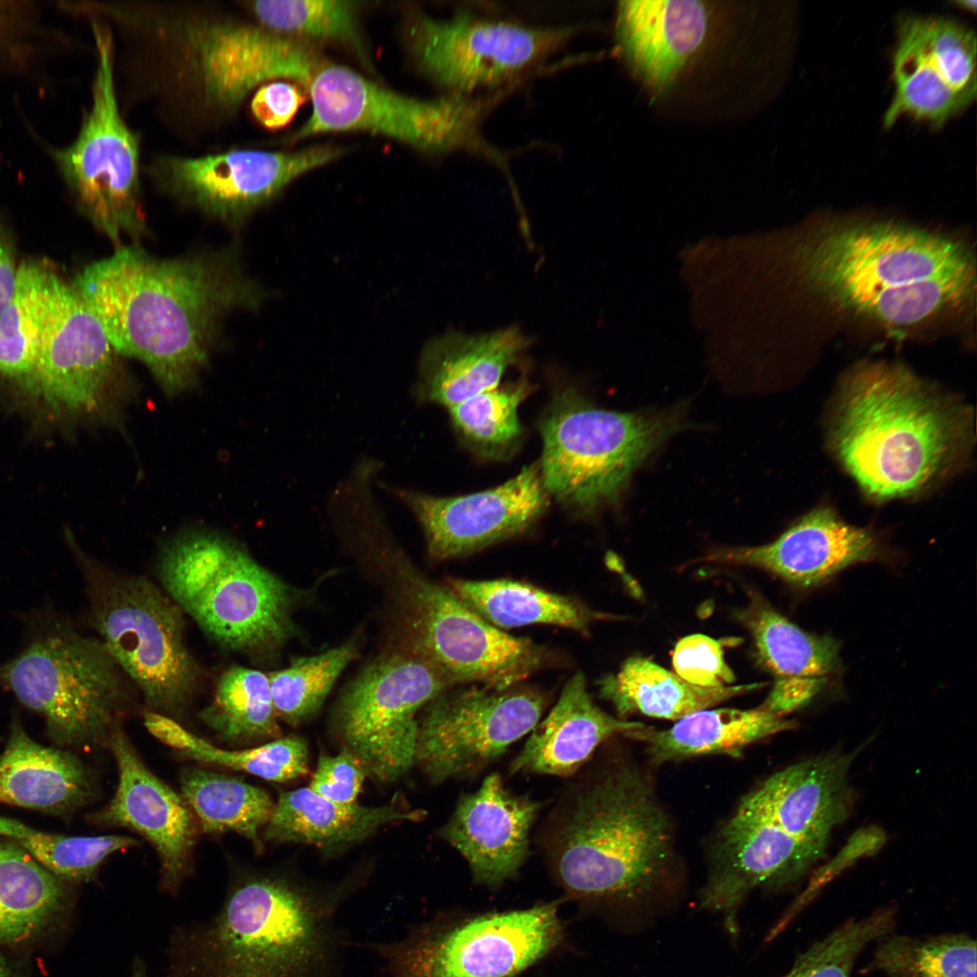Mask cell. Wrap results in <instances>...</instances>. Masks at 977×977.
Instances as JSON below:
<instances>
[{
  "label": "cell",
  "mask_w": 977,
  "mask_h": 977,
  "mask_svg": "<svg viewBox=\"0 0 977 977\" xmlns=\"http://www.w3.org/2000/svg\"><path fill=\"white\" fill-rule=\"evenodd\" d=\"M305 97L299 88L285 81L263 84L251 100V110L256 120L270 129L287 125L295 116Z\"/></svg>",
  "instance_id": "cell-50"
},
{
  "label": "cell",
  "mask_w": 977,
  "mask_h": 977,
  "mask_svg": "<svg viewBox=\"0 0 977 977\" xmlns=\"http://www.w3.org/2000/svg\"><path fill=\"white\" fill-rule=\"evenodd\" d=\"M877 942L868 970L888 977H976V942L967 934L891 933Z\"/></svg>",
  "instance_id": "cell-43"
},
{
  "label": "cell",
  "mask_w": 977,
  "mask_h": 977,
  "mask_svg": "<svg viewBox=\"0 0 977 977\" xmlns=\"http://www.w3.org/2000/svg\"><path fill=\"white\" fill-rule=\"evenodd\" d=\"M977 42L973 30L943 16L899 17L892 55L894 95L883 123L903 116L943 127L976 98Z\"/></svg>",
  "instance_id": "cell-21"
},
{
  "label": "cell",
  "mask_w": 977,
  "mask_h": 977,
  "mask_svg": "<svg viewBox=\"0 0 977 977\" xmlns=\"http://www.w3.org/2000/svg\"><path fill=\"white\" fill-rule=\"evenodd\" d=\"M422 812L404 809L394 801L370 807L338 803L309 787L299 788L280 793L263 837L334 852L364 840L386 824L418 820Z\"/></svg>",
  "instance_id": "cell-32"
},
{
  "label": "cell",
  "mask_w": 977,
  "mask_h": 977,
  "mask_svg": "<svg viewBox=\"0 0 977 977\" xmlns=\"http://www.w3.org/2000/svg\"><path fill=\"white\" fill-rule=\"evenodd\" d=\"M307 91L312 112L291 141L329 132L362 131L432 154L481 147L479 128L488 106L469 95L416 99L328 61L316 71Z\"/></svg>",
  "instance_id": "cell-14"
},
{
  "label": "cell",
  "mask_w": 977,
  "mask_h": 977,
  "mask_svg": "<svg viewBox=\"0 0 977 977\" xmlns=\"http://www.w3.org/2000/svg\"><path fill=\"white\" fill-rule=\"evenodd\" d=\"M685 426L680 408L604 410L577 387L561 386L538 422L544 488L573 514L593 515L618 503L634 470Z\"/></svg>",
  "instance_id": "cell-10"
},
{
  "label": "cell",
  "mask_w": 977,
  "mask_h": 977,
  "mask_svg": "<svg viewBox=\"0 0 977 977\" xmlns=\"http://www.w3.org/2000/svg\"><path fill=\"white\" fill-rule=\"evenodd\" d=\"M108 742L118 766V785L109 803L92 818L104 825L130 829L147 839L159 857L163 888L175 893L188 873L195 843L190 809L144 764L120 726Z\"/></svg>",
  "instance_id": "cell-24"
},
{
  "label": "cell",
  "mask_w": 977,
  "mask_h": 977,
  "mask_svg": "<svg viewBox=\"0 0 977 977\" xmlns=\"http://www.w3.org/2000/svg\"><path fill=\"white\" fill-rule=\"evenodd\" d=\"M241 3L253 19L271 31L308 42L340 43L355 50L363 60L366 59L359 30L358 2L260 0Z\"/></svg>",
  "instance_id": "cell-42"
},
{
  "label": "cell",
  "mask_w": 977,
  "mask_h": 977,
  "mask_svg": "<svg viewBox=\"0 0 977 977\" xmlns=\"http://www.w3.org/2000/svg\"><path fill=\"white\" fill-rule=\"evenodd\" d=\"M793 262L812 293L886 329L926 326L975 299L976 261L969 245L904 223H826L797 244Z\"/></svg>",
  "instance_id": "cell-4"
},
{
  "label": "cell",
  "mask_w": 977,
  "mask_h": 977,
  "mask_svg": "<svg viewBox=\"0 0 977 977\" xmlns=\"http://www.w3.org/2000/svg\"><path fill=\"white\" fill-rule=\"evenodd\" d=\"M796 726L795 721L760 707L707 708L678 719L665 730L645 726L624 735L644 743L650 763L661 765L706 754L738 756L748 745Z\"/></svg>",
  "instance_id": "cell-33"
},
{
  "label": "cell",
  "mask_w": 977,
  "mask_h": 977,
  "mask_svg": "<svg viewBox=\"0 0 977 977\" xmlns=\"http://www.w3.org/2000/svg\"><path fill=\"white\" fill-rule=\"evenodd\" d=\"M764 685L697 687L648 659L631 657L617 674L602 679L600 692L620 716L638 712L652 717L678 720Z\"/></svg>",
  "instance_id": "cell-34"
},
{
  "label": "cell",
  "mask_w": 977,
  "mask_h": 977,
  "mask_svg": "<svg viewBox=\"0 0 977 977\" xmlns=\"http://www.w3.org/2000/svg\"><path fill=\"white\" fill-rule=\"evenodd\" d=\"M17 269L12 242L0 223V313L14 291Z\"/></svg>",
  "instance_id": "cell-52"
},
{
  "label": "cell",
  "mask_w": 977,
  "mask_h": 977,
  "mask_svg": "<svg viewBox=\"0 0 977 977\" xmlns=\"http://www.w3.org/2000/svg\"><path fill=\"white\" fill-rule=\"evenodd\" d=\"M672 827L635 767L612 763L583 773L558 799L541 832L557 883L584 903H632L664 887Z\"/></svg>",
  "instance_id": "cell-6"
},
{
  "label": "cell",
  "mask_w": 977,
  "mask_h": 977,
  "mask_svg": "<svg viewBox=\"0 0 977 977\" xmlns=\"http://www.w3.org/2000/svg\"><path fill=\"white\" fill-rule=\"evenodd\" d=\"M573 26H534L460 10L438 19L417 13L406 43L416 66L449 93L469 95L515 81L562 48Z\"/></svg>",
  "instance_id": "cell-16"
},
{
  "label": "cell",
  "mask_w": 977,
  "mask_h": 977,
  "mask_svg": "<svg viewBox=\"0 0 977 977\" xmlns=\"http://www.w3.org/2000/svg\"><path fill=\"white\" fill-rule=\"evenodd\" d=\"M100 319L57 275L31 392L54 409L119 426L133 384Z\"/></svg>",
  "instance_id": "cell-18"
},
{
  "label": "cell",
  "mask_w": 977,
  "mask_h": 977,
  "mask_svg": "<svg viewBox=\"0 0 977 977\" xmlns=\"http://www.w3.org/2000/svg\"><path fill=\"white\" fill-rule=\"evenodd\" d=\"M531 344L517 326L471 335L451 331L434 337L422 351L413 397L419 403L449 408L496 389Z\"/></svg>",
  "instance_id": "cell-27"
},
{
  "label": "cell",
  "mask_w": 977,
  "mask_h": 977,
  "mask_svg": "<svg viewBox=\"0 0 977 977\" xmlns=\"http://www.w3.org/2000/svg\"><path fill=\"white\" fill-rule=\"evenodd\" d=\"M770 10L753 1H620L617 53L659 115L742 120L764 104Z\"/></svg>",
  "instance_id": "cell-2"
},
{
  "label": "cell",
  "mask_w": 977,
  "mask_h": 977,
  "mask_svg": "<svg viewBox=\"0 0 977 977\" xmlns=\"http://www.w3.org/2000/svg\"><path fill=\"white\" fill-rule=\"evenodd\" d=\"M0 977H28L20 963L0 951Z\"/></svg>",
  "instance_id": "cell-53"
},
{
  "label": "cell",
  "mask_w": 977,
  "mask_h": 977,
  "mask_svg": "<svg viewBox=\"0 0 977 977\" xmlns=\"http://www.w3.org/2000/svg\"><path fill=\"white\" fill-rule=\"evenodd\" d=\"M356 653V644L346 642L316 655L296 658L289 667L268 673L277 716L297 725L312 716Z\"/></svg>",
  "instance_id": "cell-45"
},
{
  "label": "cell",
  "mask_w": 977,
  "mask_h": 977,
  "mask_svg": "<svg viewBox=\"0 0 977 977\" xmlns=\"http://www.w3.org/2000/svg\"><path fill=\"white\" fill-rule=\"evenodd\" d=\"M72 884L54 876L12 839L0 841V951L31 948L64 928Z\"/></svg>",
  "instance_id": "cell-31"
},
{
  "label": "cell",
  "mask_w": 977,
  "mask_h": 977,
  "mask_svg": "<svg viewBox=\"0 0 977 977\" xmlns=\"http://www.w3.org/2000/svg\"><path fill=\"white\" fill-rule=\"evenodd\" d=\"M645 726L615 718L602 710L577 671L565 683L547 716L537 724L509 766L511 773H530L566 777L574 774L602 742Z\"/></svg>",
  "instance_id": "cell-29"
},
{
  "label": "cell",
  "mask_w": 977,
  "mask_h": 977,
  "mask_svg": "<svg viewBox=\"0 0 977 977\" xmlns=\"http://www.w3.org/2000/svg\"><path fill=\"white\" fill-rule=\"evenodd\" d=\"M737 616L753 636L761 664L778 678H825L840 667L836 639L803 631L758 594Z\"/></svg>",
  "instance_id": "cell-37"
},
{
  "label": "cell",
  "mask_w": 977,
  "mask_h": 977,
  "mask_svg": "<svg viewBox=\"0 0 977 977\" xmlns=\"http://www.w3.org/2000/svg\"><path fill=\"white\" fill-rule=\"evenodd\" d=\"M159 585L224 650L253 659L278 651L295 633L299 593L238 542L194 530L159 555Z\"/></svg>",
  "instance_id": "cell-8"
},
{
  "label": "cell",
  "mask_w": 977,
  "mask_h": 977,
  "mask_svg": "<svg viewBox=\"0 0 977 977\" xmlns=\"http://www.w3.org/2000/svg\"><path fill=\"white\" fill-rule=\"evenodd\" d=\"M55 276L42 264H21L12 296L0 313V377L29 391L52 308Z\"/></svg>",
  "instance_id": "cell-35"
},
{
  "label": "cell",
  "mask_w": 977,
  "mask_h": 977,
  "mask_svg": "<svg viewBox=\"0 0 977 977\" xmlns=\"http://www.w3.org/2000/svg\"><path fill=\"white\" fill-rule=\"evenodd\" d=\"M71 285L114 350L142 362L170 395L196 384L223 318L261 298L223 253L159 259L138 246H119Z\"/></svg>",
  "instance_id": "cell-3"
},
{
  "label": "cell",
  "mask_w": 977,
  "mask_h": 977,
  "mask_svg": "<svg viewBox=\"0 0 977 977\" xmlns=\"http://www.w3.org/2000/svg\"><path fill=\"white\" fill-rule=\"evenodd\" d=\"M885 835L877 828L857 831L835 859L822 868L811 879L804 892L789 906L772 927L766 940L776 938L815 897L820 888L857 858L877 851L884 843Z\"/></svg>",
  "instance_id": "cell-48"
},
{
  "label": "cell",
  "mask_w": 977,
  "mask_h": 977,
  "mask_svg": "<svg viewBox=\"0 0 977 977\" xmlns=\"http://www.w3.org/2000/svg\"><path fill=\"white\" fill-rule=\"evenodd\" d=\"M96 69L91 101L78 135L53 158L80 209L116 244L146 232L140 186V139L123 117L115 41L109 24L91 17Z\"/></svg>",
  "instance_id": "cell-13"
},
{
  "label": "cell",
  "mask_w": 977,
  "mask_h": 977,
  "mask_svg": "<svg viewBox=\"0 0 977 977\" xmlns=\"http://www.w3.org/2000/svg\"><path fill=\"white\" fill-rule=\"evenodd\" d=\"M954 4H956L958 5V7H960V8H962L963 10L971 11V12H973V13L976 11V1L975 0H972V1H970V0L957 1Z\"/></svg>",
  "instance_id": "cell-55"
},
{
  "label": "cell",
  "mask_w": 977,
  "mask_h": 977,
  "mask_svg": "<svg viewBox=\"0 0 977 977\" xmlns=\"http://www.w3.org/2000/svg\"><path fill=\"white\" fill-rule=\"evenodd\" d=\"M825 846L794 837L766 813L741 801L716 836L700 906L720 913L728 931L736 934L738 908L753 889L796 882Z\"/></svg>",
  "instance_id": "cell-23"
},
{
  "label": "cell",
  "mask_w": 977,
  "mask_h": 977,
  "mask_svg": "<svg viewBox=\"0 0 977 977\" xmlns=\"http://www.w3.org/2000/svg\"><path fill=\"white\" fill-rule=\"evenodd\" d=\"M72 550L90 601V622L100 641L149 710L180 716L203 680L185 640V614L151 580L114 572L78 547Z\"/></svg>",
  "instance_id": "cell-11"
},
{
  "label": "cell",
  "mask_w": 977,
  "mask_h": 977,
  "mask_svg": "<svg viewBox=\"0 0 977 977\" xmlns=\"http://www.w3.org/2000/svg\"><path fill=\"white\" fill-rule=\"evenodd\" d=\"M200 717L228 742H250L280 735L268 674L255 669H227Z\"/></svg>",
  "instance_id": "cell-41"
},
{
  "label": "cell",
  "mask_w": 977,
  "mask_h": 977,
  "mask_svg": "<svg viewBox=\"0 0 977 977\" xmlns=\"http://www.w3.org/2000/svg\"><path fill=\"white\" fill-rule=\"evenodd\" d=\"M331 145L293 152L238 148L202 156L159 154L146 172L166 193L228 223L245 219L291 181L338 158Z\"/></svg>",
  "instance_id": "cell-20"
},
{
  "label": "cell",
  "mask_w": 977,
  "mask_h": 977,
  "mask_svg": "<svg viewBox=\"0 0 977 977\" xmlns=\"http://www.w3.org/2000/svg\"><path fill=\"white\" fill-rule=\"evenodd\" d=\"M387 558L398 574L418 652L455 684L507 688L546 661L543 647L505 633L476 613L448 587L420 574L391 542Z\"/></svg>",
  "instance_id": "cell-15"
},
{
  "label": "cell",
  "mask_w": 977,
  "mask_h": 977,
  "mask_svg": "<svg viewBox=\"0 0 977 977\" xmlns=\"http://www.w3.org/2000/svg\"><path fill=\"white\" fill-rule=\"evenodd\" d=\"M343 897L276 877L238 882L211 918L174 928L166 977H346Z\"/></svg>",
  "instance_id": "cell-7"
},
{
  "label": "cell",
  "mask_w": 977,
  "mask_h": 977,
  "mask_svg": "<svg viewBox=\"0 0 977 977\" xmlns=\"http://www.w3.org/2000/svg\"><path fill=\"white\" fill-rule=\"evenodd\" d=\"M448 587L497 628L542 623L586 631L599 616L568 597L507 579L451 580Z\"/></svg>",
  "instance_id": "cell-36"
},
{
  "label": "cell",
  "mask_w": 977,
  "mask_h": 977,
  "mask_svg": "<svg viewBox=\"0 0 977 977\" xmlns=\"http://www.w3.org/2000/svg\"><path fill=\"white\" fill-rule=\"evenodd\" d=\"M531 391L527 378L477 394L448 408L459 441L487 460L510 459L520 448L524 428L518 419L521 402Z\"/></svg>",
  "instance_id": "cell-40"
},
{
  "label": "cell",
  "mask_w": 977,
  "mask_h": 977,
  "mask_svg": "<svg viewBox=\"0 0 977 977\" xmlns=\"http://www.w3.org/2000/svg\"><path fill=\"white\" fill-rule=\"evenodd\" d=\"M453 686L420 654L377 659L354 679L337 711L346 748L382 782H394L414 764L418 711Z\"/></svg>",
  "instance_id": "cell-17"
},
{
  "label": "cell",
  "mask_w": 977,
  "mask_h": 977,
  "mask_svg": "<svg viewBox=\"0 0 977 977\" xmlns=\"http://www.w3.org/2000/svg\"><path fill=\"white\" fill-rule=\"evenodd\" d=\"M130 977H148L145 963L138 956L133 961Z\"/></svg>",
  "instance_id": "cell-54"
},
{
  "label": "cell",
  "mask_w": 977,
  "mask_h": 977,
  "mask_svg": "<svg viewBox=\"0 0 977 977\" xmlns=\"http://www.w3.org/2000/svg\"><path fill=\"white\" fill-rule=\"evenodd\" d=\"M115 27L144 96L185 126L208 132L229 123L268 81L306 90L327 61L312 43L203 2H95Z\"/></svg>",
  "instance_id": "cell-1"
},
{
  "label": "cell",
  "mask_w": 977,
  "mask_h": 977,
  "mask_svg": "<svg viewBox=\"0 0 977 977\" xmlns=\"http://www.w3.org/2000/svg\"><path fill=\"white\" fill-rule=\"evenodd\" d=\"M545 704L540 692L514 686L445 691L419 723L414 764L435 784L471 776L533 730Z\"/></svg>",
  "instance_id": "cell-19"
},
{
  "label": "cell",
  "mask_w": 977,
  "mask_h": 977,
  "mask_svg": "<svg viewBox=\"0 0 977 977\" xmlns=\"http://www.w3.org/2000/svg\"><path fill=\"white\" fill-rule=\"evenodd\" d=\"M557 907L440 916L399 939L356 945L377 956L381 977H517L562 942Z\"/></svg>",
  "instance_id": "cell-12"
},
{
  "label": "cell",
  "mask_w": 977,
  "mask_h": 977,
  "mask_svg": "<svg viewBox=\"0 0 977 977\" xmlns=\"http://www.w3.org/2000/svg\"><path fill=\"white\" fill-rule=\"evenodd\" d=\"M26 643L0 663V687L41 715L61 747L108 742L131 701L127 677L102 642L51 609L28 616Z\"/></svg>",
  "instance_id": "cell-9"
},
{
  "label": "cell",
  "mask_w": 977,
  "mask_h": 977,
  "mask_svg": "<svg viewBox=\"0 0 977 977\" xmlns=\"http://www.w3.org/2000/svg\"><path fill=\"white\" fill-rule=\"evenodd\" d=\"M881 552L870 530L847 523L831 507H819L771 543L717 549L703 560L754 566L794 585L812 587L851 565L876 560Z\"/></svg>",
  "instance_id": "cell-25"
},
{
  "label": "cell",
  "mask_w": 977,
  "mask_h": 977,
  "mask_svg": "<svg viewBox=\"0 0 977 977\" xmlns=\"http://www.w3.org/2000/svg\"><path fill=\"white\" fill-rule=\"evenodd\" d=\"M896 923V910L890 907L849 920L798 954L781 977H850L865 947L893 933Z\"/></svg>",
  "instance_id": "cell-46"
},
{
  "label": "cell",
  "mask_w": 977,
  "mask_h": 977,
  "mask_svg": "<svg viewBox=\"0 0 977 977\" xmlns=\"http://www.w3.org/2000/svg\"><path fill=\"white\" fill-rule=\"evenodd\" d=\"M829 443L876 502L917 497L955 473L974 441L970 406L894 362H861L842 378Z\"/></svg>",
  "instance_id": "cell-5"
},
{
  "label": "cell",
  "mask_w": 977,
  "mask_h": 977,
  "mask_svg": "<svg viewBox=\"0 0 977 977\" xmlns=\"http://www.w3.org/2000/svg\"><path fill=\"white\" fill-rule=\"evenodd\" d=\"M855 754H829L770 776L742 802L764 811L785 831L826 844L849 810L848 771Z\"/></svg>",
  "instance_id": "cell-28"
},
{
  "label": "cell",
  "mask_w": 977,
  "mask_h": 977,
  "mask_svg": "<svg viewBox=\"0 0 977 977\" xmlns=\"http://www.w3.org/2000/svg\"><path fill=\"white\" fill-rule=\"evenodd\" d=\"M183 799L209 834L236 832L262 849L260 830L274 809L270 795L244 781L215 772L188 767L180 776Z\"/></svg>",
  "instance_id": "cell-38"
},
{
  "label": "cell",
  "mask_w": 977,
  "mask_h": 977,
  "mask_svg": "<svg viewBox=\"0 0 977 977\" xmlns=\"http://www.w3.org/2000/svg\"><path fill=\"white\" fill-rule=\"evenodd\" d=\"M147 730L182 756L245 772L260 778L283 783L308 773V749L298 736L270 741L258 747L226 750L216 747L192 734L175 719L147 710L143 715Z\"/></svg>",
  "instance_id": "cell-39"
},
{
  "label": "cell",
  "mask_w": 977,
  "mask_h": 977,
  "mask_svg": "<svg viewBox=\"0 0 977 977\" xmlns=\"http://www.w3.org/2000/svg\"><path fill=\"white\" fill-rule=\"evenodd\" d=\"M366 775L362 762L345 747L337 755H320L309 788L326 799L349 804L356 802Z\"/></svg>",
  "instance_id": "cell-49"
},
{
  "label": "cell",
  "mask_w": 977,
  "mask_h": 977,
  "mask_svg": "<svg viewBox=\"0 0 977 977\" xmlns=\"http://www.w3.org/2000/svg\"><path fill=\"white\" fill-rule=\"evenodd\" d=\"M93 792L92 774L75 754L34 741L14 717L0 754V802L65 815Z\"/></svg>",
  "instance_id": "cell-30"
},
{
  "label": "cell",
  "mask_w": 977,
  "mask_h": 977,
  "mask_svg": "<svg viewBox=\"0 0 977 977\" xmlns=\"http://www.w3.org/2000/svg\"><path fill=\"white\" fill-rule=\"evenodd\" d=\"M825 678L791 677L778 678L760 707L780 716L809 704L820 692Z\"/></svg>",
  "instance_id": "cell-51"
},
{
  "label": "cell",
  "mask_w": 977,
  "mask_h": 977,
  "mask_svg": "<svg viewBox=\"0 0 977 977\" xmlns=\"http://www.w3.org/2000/svg\"><path fill=\"white\" fill-rule=\"evenodd\" d=\"M3 9H4V7H2V6H1V3H0V13H1V11H2Z\"/></svg>",
  "instance_id": "cell-56"
},
{
  "label": "cell",
  "mask_w": 977,
  "mask_h": 977,
  "mask_svg": "<svg viewBox=\"0 0 977 977\" xmlns=\"http://www.w3.org/2000/svg\"><path fill=\"white\" fill-rule=\"evenodd\" d=\"M540 809L541 803L514 794L492 773L478 791L460 798L440 834L463 856L477 884L497 888L526 861Z\"/></svg>",
  "instance_id": "cell-26"
},
{
  "label": "cell",
  "mask_w": 977,
  "mask_h": 977,
  "mask_svg": "<svg viewBox=\"0 0 977 977\" xmlns=\"http://www.w3.org/2000/svg\"><path fill=\"white\" fill-rule=\"evenodd\" d=\"M0 835L15 841L43 868L71 884L90 880L112 853L138 845L133 838L122 835L68 836L41 831L1 815Z\"/></svg>",
  "instance_id": "cell-44"
},
{
  "label": "cell",
  "mask_w": 977,
  "mask_h": 977,
  "mask_svg": "<svg viewBox=\"0 0 977 977\" xmlns=\"http://www.w3.org/2000/svg\"><path fill=\"white\" fill-rule=\"evenodd\" d=\"M379 484L413 514L434 560L465 555L521 535L549 504L539 463L525 467L498 487L461 496L439 497Z\"/></svg>",
  "instance_id": "cell-22"
},
{
  "label": "cell",
  "mask_w": 977,
  "mask_h": 977,
  "mask_svg": "<svg viewBox=\"0 0 977 977\" xmlns=\"http://www.w3.org/2000/svg\"><path fill=\"white\" fill-rule=\"evenodd\" d=\"M672 663L679 678L697 687H725L735 680L721 644L703 634L681 639L674 649Z\"/></svg>",
  "instance_id": "cell-47"
}]
</instances>
